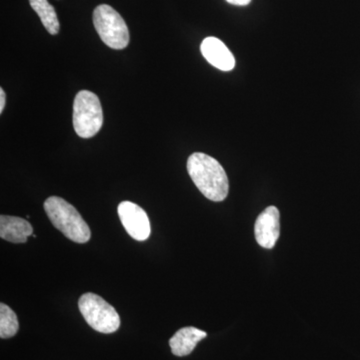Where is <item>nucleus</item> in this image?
<instances>
[{
	"label": "nucleus",
	"instance_id": "nucleus-11",
	"mask_svg": "<svg viewBox=\"0 0 360 360\" xmlns=\"http://www.w3.org/2000/svg\"><path fill=\"white\" fill-rule=\"evenodd\" d=\"M30 6L39 16L45 30L51 35L58 34L60 25L54 7L47 0H30Z\"/></svg>",
	"mask_w": 360,
	"mask_h": 360
},
{
	"label": "nucleus",
	"instance_id": "nucleus-1",
	"mask_svg": "<svg viewBox=\"0 0 360 360\" xmlns=\"http://www.w3.org/2000/svg\"><path fill=\"white\" fill-rule=\"evenodd\" d=\"M187 172L207 200L219 202L229 195V177L224 168L212 156L202 153H193L187 160Z\"/></svg>",
	"mask_w": 360,
	"mask_h": 360
},
{
	"label": "nucleus",
	"instance_id": "nucleus-10",
	"mask_svg": "<svg viewBox=\"0 0 360 360\" xmlns=\"http://www.w3.org/2000/svg\"><path fill=\"white\" fill-rule=\"evenodd\" d=\"M207 336L205 331L188 326L179 329L169 340L172 354L176 356H186L193 352L198 343Z\"/></svg>",
	"mask_w": 360,
	"mask_h": 360
},
{
	"label": "nucleus",
	"instance_id": "nucleus-9",
	"mask_svg": "<svg viewBox=\"0 0 360 360\" xmlns=\"http://www.w3.org/2000/svg\"><path fill=\"white\" fill-rule=\"evenodd\" d=\"M32 224L20 217H0V238L13 243H25L32 234Z\"/></svg>",
	"mask_w": 360,
	"mask_h": 360
},
{
	"label": "nucleus",
	"instance_id": "nucleus-3",
	"mask_svg": "<svg viewBox=\"0 0 360 360\" xmlns=\"http://www.w3.org/2000/svg\"><path fill=\"white\" fill-rule=\"evenodd\" d=\"M103 124V112L98 96L89 90L78 92L73 103V129L82 139H91Z\"/></svg>",
	"mask_w": 360,
	"mask_h": 360
},
{
	"label": "nucleus",
	"instance_id": "nucleus-2",
	"mask_svg": "<svg viewBox=\"0 0 360 360\" xmlns=\"http://www.w3.org/2000/svg\"><path fill=\"white\" fill-rule=\"evenodd\" d=\"M44 206L51 224L63 232L65 238L73 243H89L91 231L75 206L58 196L47 198Z\"/></svg>",
	"mask_w": 360,
	"mask_h": 360
},
{
	"label": "nucleus",
	"instance_id": "nucleus-14",
	"mask_svg": "<svg viewBox=\"0 0 360 360\" xmlns=\"http://www.w3.org/2000/svg\"><path fill=\"white\" fill-rule=\"evenodd\" d=\"M4 106H6V92L1 89H0V113L4 111Z\"/></svg>",
	"mask_w": 360,
	"mask_h": 360
},
{
	"label": "nucleus",
	"instance_id": "nucleus-6",
	"mask_svg": "<svg viewBox=\"0 0 360 360\" xmlns=\"http://www.w3.org/2000/svg\"><path fill=\"white\" fill-rule=\"evenodd\" d=\"M118 217L127 233L135 240L144 241L150 236V222L148 213L131 201L118 205Z\"/></svg>",
	"mask_w": 360,
	"mask_h": 360
},
{
	"label": "nucleus",
	"instance_id": "nucleus-8",
	"mask_svg": "<svg viewBox=\"0 0 360 360\" xmlns=\"http://www.w3.org/2000/svg\"><path fill=\"white\" fill-rule=\"evenodd\" d=\"M200 51L206 60L217 70L231 71L236 66L233 54L229 51V47L217 37H206L200 45Z\"/></svg>",
	"mask_w": 360,
	"mask_h": 360
},
{
	"label": "nucleus",
	"instance_id": "nucleus-7",
	"mask_svg": "<svg viewBox=\"0 0 360 360\" xmlns=\"http://www.w3.org/2000/svg\"><path fill=\"white\" fill-rule=\"evenodd\" d=\"M279 212L276 206H269L258 215L255 221V233L258 245L271 250L278 240L281 224Z\"/></svg>",
	"mask_w": 360,
	"mask_h": 360
},
{
	"label": "nucleus",
	"instance_id": "nucleus-4",
	"mask_svg": "<svg viewBox=\"0 0 360 360\" xmlns=\"http://www.w3.org/2000/svg\"><path fill=\"white\" fill-rule=\"evenodd\" d=\"M78 309L90 328L98 333L108 335L120 328V314L112 305L96 293H84L80 296Z\"/></svg>",
	"mask_w": 360,
	"mask_h": 360
},
{
	"label": "nucleus",
	"instance_id": "nucleus-5",
	"mask_svg": "<svg viewBox=\"0 0 360 360\" xmlns=\"http://www.w3.org/2000/svg\"><path fill=\"white\" fill-rule=\"evenodd\" d=\"M94 25L99 37L112 49H124L129 44V30L120 13L108 4L94 9Z\"/></svg>",
	"mask_w": 360,
	"mask_h": 360
},
{
	"label": "nucleus",
	"instance_id": "nucleus-13",
	"mask_svg": "<svg viewBox=\"0 0 360 360\" xmlns=\"http://www.w3.org/2000/svg\"><path fill=\"white\" fill-rule=\"evenodd\" d=\"M229 4H233V6H248L250 4L251 0H226Z\"/></svg>",
	"mask_w": 360,
	"mask_h": 360
},
{
	"label": "nucleus",
	"instance_id": "nucleus-12",
	"mask_svg": "<svg viewBox=\"0 0 360 360\" xmlns=\"http://www.w3.org/2000/svg\"><path fill=\"white\" fill-rule=\"evenodd\" d=\"M20 322L15 312L4 303H0V338H11L18 333Z\"/></svg>",
	"mask_w": 360,
	"mask_h": 360
}]
</instances>
